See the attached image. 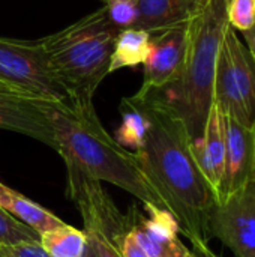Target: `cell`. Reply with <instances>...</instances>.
Returning a JSON list of instances; mask_svg holds the SVG:
<instances>
[{
  "instance_id": "6da1fadb",
  "label": "cell",
  "mask_w": 255,
  "mask_h": 257,
  "mask_svg": "<svg viewBox=\"0 0 255 257\" xmlns=\"http://www.w3.org/2000/svg\"><path fill=\"white\" fill-rule=\"evenodd\" d=\"M131 98L146 119L143 142L134 152L141 173L176 218L180 232L191 242L207 244L216 194L198 167L186 125L152 93Z\"/></svg>"
},
{
  "instance_id": "7a4b0ae2",
  "label": "cell",
  "mask_w": 255,
  "mask_h": 257,
  "mask_svg": "<svg viewBox=\"0 0 255 257\" xmlns=\"http://www.w3.org/2000/svg\"><path fill=\"white\" fill-rule=\"evenodd\" d=\"M51 122L56 151L65 164L99 182H110L138 200L165 209L141 173L134 152H129L101 123L93 104L77 105L42 101Z\"/></svg>"
},
{
  "instance_id": "3957f363",
  "label": "cell",
  "mask_w": 255,
  "mask_h": 257,
  "mask_svg": "<svg viewBox=\"0 0 255 257\" xmlns=\"http://www.w3.org/2000/svg\"><path fill=\"white\" fill-rule=\"evenodd\" d=\"M227 27L225 0H200L188 21L186 53L179 77L164 89L149 92L183 120L194 143L201 139L213 105L216 57Z\"/></svg>"
},
{
  "instance_id": "277c9868",
  "label": "cell",
  "mask_w": 255,
  "mask_h": 257,
  "mask_svg": "<svg viewBox=\"0 0 255 257\" xmlns=\"http://www.w3.org/2000/svg\"><path fill=\"white\" fill-rule=\"evenodd\" d=\"M119 30L101 8L41 39L50 65L71 95L72 104H93V95L110 74Z\"/></svg>"
},
{
  "instance_id": "5b68a950",
  "label": "cell",
  "mask_w": 255,
  "mask_h": 257,
  "mask_svg": "<svg viewBox=\"0 0 255 257\" xmlns=\"http://www.w3.org/2000/svg\"><path fill=\"white\" fill-rule=\"evenodd\" d=\"M213 104L246 128H255V63L228 24L215 66Z\"/></svg>"
},
{
  "instance_id": "8992f818",
  "label": "cell",
  "mask_w": 255,
  "mask_h": 257,
  "mask_svg": "<svg viewBox=\"0 0 255 257\" xmlns=\"http://www.w3.org/2000/svg\"><path fill=\"white\" fill-rule=\"evenodd\" d=\"M0 83L35 99L72 104L38 41L0 36Z\"/></svg>"
},
{
  "instance_id": "52a82bcc",
  "label": "cell",
  "mask_w": 255,
  "mask_h": 257,
  "mask_svg": "<svg viewBox=\"0 0 255 257\" xmlns=\"http://www.w3.org/2000/svg\"><path fill=\"white\" fill-rule=\"evenodd\" d=\"M209 235L236 257H255V181L215 205Z\"/></svg>"
},
{
  "instance_id": "ba28073f",
  "label": "cell",
  "mask_w": 255,
  "mask_h": 257,
  "mask_svg": "<svg viewBox=\"0 0 255 257\" xmlns=\"http://www.w3.org/2000/svg\"><path fill=\"white\" fill-rule=\"evenodd\" d=\"M188 42V23L153 33L144 65V80L137 93L161 90L173 83L183 66Z\"/></svg>"
},
{
  "instance_id": "9c48e42d",
  "label": "cell",
  "mask_w": 255,
  "mask_h": 257,
  "mask_svg": "<svg viewBox=\"0 0 255 257\" xmlns=\"http://www.w3.org/2000/svg\"><path fill=\"white\" fill-rule=\"evenodd\" d=\"M147 217L135 208L128 212L129 233L149 257H191V250L179 238L176 218L164 209L144 205Z\"/></svg>"
},
{
  "instance_id": "30bf717a",
  "label": "cell",
  "mask_w": 255,
  "mask_h": 257,
  "mask_svg": "<svg viewBox=\"0 0 255 257\" xmlns=\"http://www.w3.org/2000/svg\"><path fill=\"white\" fill-rule=\"evenodd\" d=\"M222 120L225 169L218 191V202L225 200L255 181V128H246L225 114H222Z\"/></svg>"
},
{
  "instance_id": "8fae6325",
  "label": "cell",
  "mask_w": 255,
  "mask_h": 257,
  "mask_svg": "<svg viewBox=\"0 0 255 257\" xmlns=\"http://www.w3.org/2000/svg\"><path fill=\"white\" fill-rule=\"evenodd\" d=\"M0 130L32 137L56 151L54 131L42 99L30 98L5 84H0Z\"/></svg>"
},
{
  "instance_id": "7c38bea8",
  "label": "cell",
  "mask_w": 255,
  "mask_h": 257,
  "mask_svg": "<svg viewBox=\"0 0 255 257\" xmlns=\"http://www.w3.org/2000/svg\"><path fill=\"white\" fill-rule=\"evenodd\" d=\"M194 154L198 167L213 188L218 202V191L225 169V133L222 114L215 104L209 111L201 139L194 143Z\"/></svg>"
},
{
  "instance_id": "4fadbf2b",
  "label": "cell",
  "mask_w": 255,
  "mask_h": 257,
  "mask_svg": "<svg viewBox=\"0 0 255 257\" xmlns=\"http://www.w3.org/2000/svg\"><path fill=\"white\" fill-rule=\"evenodd\" d=\"M138 11L137 27L150 35L188 23L200 0H134Z\"/></svg>"
},
{
  "instance_id": "5bb4252c",
  "label": "cell",
  "mask_w": 255,
  "mask_h": 257,
  "mask_svg": "<svg viewBox=\"0 0 255 257\" xmlns=\"http://www.w3.org/2000/svg\"><path fill=\"white\" fill-rule=\"evenodd\" d=\"M0 208L12 214L17 220L23 221L33 230H36L39 235L66 224L44 206L24 197L15 190L3 185L2 182H0Z\"/></svg>"
},
{
  "instance_id": "9a60e30c",
  "label": "cell",
  "mask_w": 255,
  "mask_h": 257,
  "mask_svg": "<svg viewBox=\"0 0 255 257\" xmlns=\"http://www.w3.org/2000/svg\"><path fill=\"white\" fill-rule=\"evenodd\" d=\"M150 33L138 27L119 32L114 41V48L110 62V74L126 66L143 63L149 53Z\"/></svg>"
},
{
  "instance_id": "2e32d148",
  "label": "cell",
  "mask_w": 255,
  "mask_h": 257,
  "mask_svg": "<svg viewBox=\"0 0 255 257\" xmlns=\"http://www.w3.org/2000/svg\"><path fill=\"white\" fill-rule=\"evenodd\" d=\"M41 245L50 257H84L87 236L84 230L65 224L41 235Z\"/></svg>"
},
{
  "instance_id": "e0dca14e",
  "label": "cell",
  "mask_w": 255,
  "mask_h": 257,
  "mask_svg": "<svg viewBox=\"0 0 255 257\" xmlns=\"http://www.w3.org/2000/svg\"><path fill=\"white\" fill-rule=\"evenodd\" d=\"M120 111H122V123L117 130L116 140L122 146H132L134 149H137L144 137L146 119L131 96L122 99Z\"/></svg>"
},
{
  "instance_id": "ac0fdd59",
  "label": "cell",
  "mask_w": 255,
  "mask_h": 257,
  "mask_svg": "<svg viewBox=\"0 0 255 257\" xmlns=\"http://www.w3.org/2000/svg\"><path fill=\"white\" fill-rule=\"evenodd\" d=\"M24 242H41V235L0 208V247H11Z\"/></svg>"
},
{
  "instance_id": "d6986e66",
  "label": "cell",
  "mask_w": 255,
  "mask_h": 257,
  "mask_svg": "<svg viewBox=\"0 0 255 257\" xmlns=\"http://www.w3.org/2000/svg\"><path fill=\"white\" fill-rule=\"evenodd\" d=\"M108 21L119 32L137 27L138 11L134 0H110L104 5Z\"/></svg>"
},
{
  "instance_id": "ffe728a7",
  "label": "cell",
  "mask_w": 255,
  "mask_h": 257,
  "mask_svg": "<svg viewBox=\"0 0 255 257\" xmlns=\"http://www.w3.org/2000/svg\"><path fill=\"white\" fill-rule=\"evenodd\" d=\"M228 24L242 33L255 23V0H225Z\"/></svg>"
},
{
  "instance_id": "44dd1931",
  "label": "cell",
  "mask_w": 255,
  "mask_h": 257,
  "mask_svg": "<svg viewBox=\"0 0 255 257\" xmlns=\"http://www.w3.org/2000/svg\"><path fill=\"white\" fill-rule=\"evenodd\" d=\"M0 257H50L41 242H24L11 247H0Z\"/></svg>"
},
{
  "instance_id": "7402d4cb",
  "label": "cell",
  "mask_w": 255,
  "mask_h": 257,
  "mask_svg": "<svg viewBox=\"0 0 255 257\" xmlns=\"http://www.w3.org/2000/svg\"><path fill=\"white\" fill-rule=\"evenodd\" d=\"M120 254L122 257H149L143 248L137 244V241L134 239V236L128 232L120 244Z\"/></svg>"
},
{
  "instance_id": "603a6c76",
  "label": "cell",
  "mask_w": 255,
  "mask_h": 257,
  "mask_svg": "<svg viewBox=\"0 0 255 257\" xmlns=\"http://www.w3.org/2000/svg\"><path fill=\"white\" fill-rule=\"evenodd\" d=\"M192 244V248H191V257H219L216 253L212 251V248L204 244V242H198V241H194L191 242Z\"/></svg>"
},
{
  "instance_id": "cb8c5ba5",
  "label": "cell",
  "mask_w": 255,
  "mask_h": 257,
  "mask_svg": "<svg viewBox=\"0 0 255 257\" xmlns=\"http://www.w3.org/2000/svg\"><path fill=\"white\" fill-rule=\"evenodd\" d=\"M243 36H245V41H246V48H248V51H249V54H251V57H252L255 63V23L249 30L243 32Z\"/></svg>"
},
{
  "instance_id": "d4e9b609",
  "label": "cell",
  "mask_w": 255,
  "mask_h": 257,
  "mask_svg": "<svg viewBox=\"0 0 255 257\" xmlns=\"http://www.w3.org/2000/svg\"><path fill=\"white\" fill-rule=\"evenodd\" d=\"M84 257H96V256H95V253L92 251V248H90L89 242H87V250H86V256H84Z\"/></svg>"
},
{
  "instance_id": "484cf974",
  "label": "cell",
  "mask_w": 255,
  "mask_h": 257,
  "mask_svg": "<svg viewBox=\"0 0 255 257\" xmlns=\"http://www.w3.org/2000/svg\"><path fill=\"white\" fill-rule=\"evenodd\" d=\"M102 2H104V3H107V2H110V0H102Z\"/></svg>"
},
{
  "instance_id": "4316f807",
  "label": "cell",
  "mask_w": 255,
  "mask_h": 257,
  "mask_svg": "<svg viewBox=\"0 0 255 257\" xmlns=\"http://www.w3.org/2000/svg\"><path fill=\"white\" fill-rule=\"evenodd\" d=\"M0 84H3V83H0Z\"/></svg>"
}]
</instances>
